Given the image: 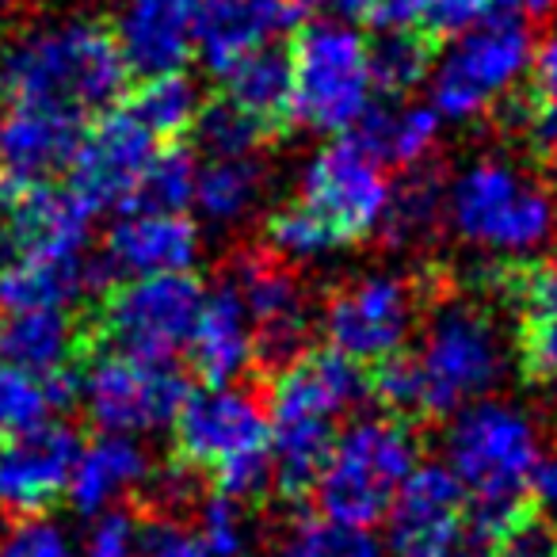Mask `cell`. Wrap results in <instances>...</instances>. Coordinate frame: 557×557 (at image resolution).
<instances>
[{
	"instance_id": "obj_3",
	"label": "cell",
	"mask_w": 557,
	"mask_h": 557,
	"mask_svg": "<svg viewBox=\"0 0 557 557\" xmlns=\"http://www.w3.org/2000/svg\"><path fill=\"white\" fill-rule=\"evenodd\" d=\"M420 462V440L401 417H359L336 432L333 450L318 473L321 516L351 527L386 519L397 488Z\"/></svg>"
},
{
	"instance_id": "obj_12",
	"label": "cell",
	"mask_w": 557,
	"mask_h": 557,
	"mask_svg": "<svg viewBox=\"0 0 557 557\" xmlns=\"http://www.w3.org/2000/svg\"><path fill=\"white\" fill-rule=\"evenodd\" d=\"M412 325H417V287L394 271H367L348 278L321 313L329 348L356 363H379L405 351Z\"/></svg>"
},
{
	"instance_id": "obj_32",
	"label": "cell",
	"mask_w": 557,
	"mask_h": 557,
	"mask_svg": "<svg viewBox=\"0 0 557 557\" xmlns=\"http://www.w3.org/2000/svg\"><path fill=\"white\" fill-rule=\"evenodd\" d=\"M202 108V92L184 70L153 73L141 81V88L131 100V115L146 126L153 138H180L195 126V115Z\"/></svg>"
},
{
	"instance_id": "obj_29",
	"label": "cell",
	"mask_w": 557,
	"mask_h": 557,
	"mask_svg": "<svg viewBox=\"0 0 557 557\" xmlns=\"http://www.w3.org/2000/svg\"><path fill=\"white\" fill-rule=\"evenodd\" d=\"M222 85L225 100L237 103L252 119H260L268 131L290 119V54L278 50V42L237 58L222 73Z\"/></svg>"
},
{
	"instance_id": "obj_49",
	"label": "cell",
	"mask_w": 557,
	"mask_h": 557,
	"mask_svg": "<svg viewBox=\"0 0 557 557\" xmlns=\"http://www.w3.org/2000/svg\"><path fill=\"white\" fill-rule=\"evenodd\" d=\"M302 12H313L318 20H333V24H356V20H371L374 0H298Z\"/></svg>"
},
{
	"instance_id": "obj_37",
	"label": "cell",
	"mask_w": 557,
	"mask_h": 557,
	"mask_svg": "<svg viewBox=\"0 0 557 557\" xmlns=\"http://www.w3.org/2000/svg\"><path fill=\"white\" fill-rule=\"evenodd\" d=\"M527 77L531 85H527V100L519 108L523 131L539 153L557 157V32L546 35L542 47H534Z\"/></svg>"
},
{
	"instance_id": "obj_33",
	"label": "cell",
	"mask_w": 557,
	"mask_h": 557,
	"mask_svg": "<svg viewBox=\"0 0 557 557\" xmlns=\"http://www.w3.org/2000/svg\"><path fill=\"white\" fill-rule=\"evenodd\" d=\"M447 214V187L440 184L435 172L417 169L405 176V184H394L389 191V207L379 230L386 233L394 245H417L428 233L440 225V218Z\"/></svg>"
},
{
	"instance_id": "obj_16",
	"label": "cell",
	"mask_w": 557,
	"mask_h": 557,
	"mask_svg": "<svg viewBox=\"0 0 557 557\" xmlns=\"http://www.w3.org/2000/svg\"><path fill=\"white\" fill-rule=\"evenodd\" d=\"M233 290L245 302V313L252 321L256 356L271 367H287L295 356H302L306 329H310V306L306 290L287 263L278 256L245 252L233 268Z\"/></svg>"
},
{
	"instance_id": "obj_11",
	"label": "cell",
	"mask_w": 557,
	"mask_h": 557,
	"mask_svg": "<svg viewBox=\"0 0 557 557\" xmlns=\"http://www.w3.org/2000/svg\"><path fill=\"white\" fill-rule=\"evenodd\" d=\"M187 397L184 374L161 359H138L123 351L100 356L81 374V401L100 432L146 435L176 420Z\"/></svg>"
},
{
	"instance_id": "obj_43",
	"label": "cell",
	"mask_w": 557,
	"mask_h": 557,
	"mask_svg": "<svg viewBox=\"0 0 557 557\" xmlns=\"http://www.w3.org/2000/svg\"><path fill=\"white\" fill-rule=\"evenodd\" d=\"M0 557H81V549L65 527L24 516L0 534Z\"/></svg>"
},
{
	"instance_id": "obj_52",
	"label": "cell",
	"mask_w": 557,
	"mask_h": 557,
	"mask_svg": "<svg viewBox=\"0 0 557 557\" xmlns=\"http://www.w3.org/2000/svg\"><path fill=\"white\" fill-rule=\"evenodd\" d=\"M0 123H4V115H0Z\"/></svg>"
},
{
	"instance_id": "obj_14",
	"label": "cell",
	"mask_w": 557,
	"mask_h": 557,
	"mask_svg": "<svg viewBox=\"0 0 557 557\" xmlns=\"http://www.w3.org/2000/svg\"><path fill=\"white\" fill-rule=\"evenodd\" d=\"M92 210L47 180L0 184V263L16 256H85Z\"/></svg>"
},
{
	"instance_id": "obj_50",
	"label": "cell",
	"mask_w": 557,
	"mask_h": 557,
	"mask_svg": "<svg viewBox=\"0 0 557 557\" xmlns=\"http://www.w3.org/2000/svg\"><path fill=\"white\" fill-rule=\"evenodd\" d=\"M493 4L496 16H511V20H523V24H531V20H542L554 12V0H488Z\"/></svg>"
},
{
	"instance_id": "obj_38",
	"label": "cell",
	"mask_w": 557,
	"mask_h": 557,
	"mask_svg": "<svg viewBox=\"0 0 557 557\" xmlns=\"http://www.w3.org/2000/svg\"><path fill=\"white\" fill-rule=\"evenodd\" d=\"M195 146L214 161V157H256V149L268 138V126L260 119H252L248 111H240L237 103L218 100L202 103L199 115H195Z\"/></svg>"
},
{
	"instance_id": "obj_46",
	"label": "cell",
	"mask_w": 557,
	"mask_h": 557,
	"mask_svg": "<svg viewBox=\"0 0 557 557\" xmlns=\"http://www.w3.org/2000/svg\"><path fill=\"white\" fill-rule=\"evenodd\" d=\"M138 557H210V554L199 542V534H191V531H184V527L161 519V523L141 527Z\"/></svg>"
},
{
	"instance_id": "obj_27",
	"label": "cell",
	"mask_w": 557,
	"mask_h": 557,
	"mask_svg": "<svg viewBox=\"0 0 557 557\" xmlns=\"http://www.w3.org/2000/svg\"><path fill=\"white\" fill-rule=\"evenodd\" d=\"M88 287L85 256H16L0 263V313L70 310Z\"/></svg>"
},
{
	"instance_id": "obj_18",
	"label": "cell",
	"mask_w": 557,
	"mask_h": 557,
	"mask_svg": "<svg viewBox=\"0 0 557 557\" xmlns=\"http://www.w3.org/2000/svg\"><path fill=\"white\" fill-rule=\"evenodd\" d=\"M199 260V225L184 210L126 207L103 245V271L111 278L191 271Z\"/></svg>"
},
{
	"instance_id": "obj_35",
	"label": "cell",
	"mask_w": 557,
	"mask_h": 557,
	"mask_svg": "<svg viewBox=\"0 0 557 557\" xmlns=\"http://www.w3.org/2000/svg\"><path fill=\"white\" fill-rule=\"evenodd\" d=\"M278 557H386L371 527L336 523L329 516L295 519L278 542Z\"/></svg>"
},
{
	"instance_id": "obj_20",
	"label": "cell",
	"mask_w": 557,
	"mask_h": 557,
	"mask_svg": "<svg viewBox=\"0 0 557 557\" xmlns=\"http://www.w3.org/2000/svg\"><path fill=\"white\" fill-rule=\"evenodd\" d=\"M367 397V374L356 359L333 348L295 356L287 367H278L271 386L268 412H295V417H318L336 424Z\"/></svg>"
},
{
	"instance_id": "obj_1",
	"label": "cell",
	"mask_w": 557,
	"mask_h": 557,
	"mask_svg": "<svg viewBox=\"0 0 557 557\" xmlns=\"http://www.w3.org/2000/svg\"><path fill=\"white\" fill-rule=\"evenodd\" d=\"M126 77L115 35L92 20L27 27L0 47V92L12 103L54 108L85 123L115 108Z\"/></svg>"
},
{
	"instance_id": "obj_48",
	"label": "cell",
	"mask_w": 557,
	"mask_h": 557,
	"mask_svg": "<svg viewBox=\"0 0 557 557\" xmlns=\"http://www.w3.org/2000/svg\"><path fill=\"white\" fill-rule=\"evenodd\" d=\"M527 493L534 496V504H539L542 511L557 516V450L554 455H539L531 478H527Z\"/></svg>"
},
{
	"instance_id": "obj_2",
	"label": "cell",
	"mask_w": 557,
	"mask_h": 557,
	"mask_svg": "<svg viewBox=\"0 0 557 557\" xmlns=\"http://www.w3.org/2000/svg\"><path fill=\"white\" fill-rule=\"evenodd\" d=\"M176 458L214 478V493L256 500L271 485L268 409L248 389L207 386L187 394L176 420Z\"/></svg>"
},
{
	"instance_id": "obj_40",
	"label": "cell",
	"mask_w": 557,
	"mask_h": 557,
	"mask_svg": "<svg viewBox=\"0 0 557 557\" xmlns=\"http://www.w3.org/2000/svg\"><path fill=\"white\" fill-rule=\"evenodd\" d=\"M47 386L35 374L20 371V367L0 359V435H20L50 420Z\"/></svg>"
},
{
	"instance_id": "obj_39",
	"label": "cell",
	"mask_w": 557,
	"mask_h": 557,
	"mask_svg": "<svg viewBox=\"0 0 557 557\" xmlns=\"http://www.w3.org/2000/svg\"><path fill=\"white\" fill-rule=\"evenodd\" d=\"M195 176H199V164H195V157L187 146L153 149V157H149L138 187H134L131 207L184 210L195 195Z\"/></svg>"
},
{
	"instance_id": "obj_19",
	"label": "cell",
	"mask_w": 557,
	"mask_h": 557,
	"mask_svg": "<svg viewBox=\"0 0 557 557\" xmlns=\"http://www.w3.org/2000/svg\"><path fill=\"white\" fill-rule=\"evenodd\" d=\"M302 16L298 0H202L195 16V54L222 77L237 58L298 32Z\"/></svg>"
},
{
	"instance_id": "obj_30",
	"label": "cell",
	"mask_w": 557,
	"mask_h": 557,
	"mask_svg": "<svg viewBox=\"0 0 557 557\" xmlns=\"http://www.w3.org/2000/svg\"><path fill=\"white\" fill-rule=\"evenodd\" d=\"M263 184L268 172L260 157H214L195 176L191 202L210 225H237L260 207Z\"/></svg>"
},
{
	"instance_id": "obj_5",
	"label": "cell",
	"mask_w": 557,
	"mask_h": 557,
	"mask_svg": "<svg viewBox=\"0 0 557 557\" xmlns=\"http://www.w3.org/2000/svg\"><path fill=\"white\" fill-rule=\"evenodd\" d=\"M539 455V432L516 405L478 397L447 428V470L481 508L523 511L527 478Z\"/></svg>"
},
{
	"instance_id": "obj_34",
	"label": "cell",
	"mask_w": 557,
	"mask_h": 557,
	"mask_svg": "<svg viewBox=\"0 0 557 557\" xmlns=\"http://www.w3.org/2000/svg\"><path fill=\"white\" fill-rule=\"evenodd\" d=\"M432 39L420 32H382L371 42V85L389 100H405L432 77Z\"/></svg>"
},
{
	"instance_id": "obj_25",
	"label": "cell",
	"mask_w": 557,
	"mask_h": 557,
	"mask_svg": "<svg viewBox=\"0 0 557 557\" xmlns=\"http://www.w3.org/2000/svg\"><path fill=\"white\" fill-rule=\"evenodd\" d=\"M440 111L432 103H371L367 115L351 126V138L367 149L379 164H394V169H417L424 157L440 141Z\"/></svg>"
},
{
	"instance_id": "obj_23",
	"label": "cell",
	"mask_w": 557,
	"mask_h": 557,
	"mask_svg": "<svg viewBox=\"0 0 557 557\" xmlns=\"http://www.w3.org/2000/svg\"><path fill=\"white\" fill-rule=\"evenodd\" d=\"M187 356L207 386H233L256 359L252 321L233 283H222L202 298L199 318L187 336Z\"/></svg>"
},
{
	"instance_id": "obj_21",
	"label": "cell",
	"mask_w": 557,
	"mask_h": 557,
	"mask_svg": "<svg viewBox=\"0 0 557 557\" xmlns=\"http://www.w3.org/2000/svg\"><path fill=\"white\" fill-rule=\"evenodd\" d=\"M202 0H123L115 42L126 58V70L153 73L184 70L195 54V16Z\"/></svg>"
},
{
	"instance_id": "obj_31",
	"label": "cell",
	"mask_w": 557,
	"mask_h": 557,
	"mask_svg": "<svg viewBox=\"0 0 557 557\" xmlns=\"http://www.w3.org/2000/svg\"><path fill=\"white\" fill-rule=\"evenodd\" d=\"M493 16L488 0H374L382 32H420L424 39H458Z\"/></svg>"
},
{
	"instance_id": "obj_26",
	"label": "cell",
	"mask_w": 557,
	"mask_h": 557,
	"mask_svg": "<svg viewBox=\"0 0 557 557\" xmlns=\"http://www.w3.org/2000/svg\"><path fill=\"white\" fill-rule=\"evenodd\" d=\"M81 351V333L70 310H12L0 313V359L20 371L47 379L73 367Z\"/></svg>"
},
{
	"instance_id": "obj_24",
	"label": "cell",
	"mask_w": 557,
	"mask_h": 557,
	"mask_svg": "<svg viewBox=\"0 0 557 557\" xmlns=\"http://www.w3.org/2000/svg\"><path fill=\"white\" fill-rule=\"evenodd\" d=\"M149 478V455L138 447L134 435H111L103 432L88 447H81L77 466L65 496L81 516H100V511L115 508L131 488H138Z\"/></svg>"
},
{
	"instance_id": "obj_45",
	"label": "cell",
	"mask_w": 557,
	"mask_h": 557,
	"mask_svg": "<svg viewBox=\"0 0 557 557\" xmlns=\"http://www.w3.org/2000/svg\"><path fill=\"white\" fill-rule=\"evenodd\" d=\"M554 546H557V534L549 531V523L519 511L500 531V539H496L488 557H554Z\"/></svg>"
},
{
	"instance_id": "obj_28",
	"label": "cell",
	"mask_w": 557,
	"mask_h": 557,
	"mask_svg": "<svg viewBox=\"0 0 557 557\" xmlns=\"http://www.w3.org/2000/svg\"><path fill=\"white\" fill-rule=\"evenodd\" d=\"M511 295L519 298V351L523 367L539 386L557 394V268L523 271L511 278Z\"/></svg>"
},
{
	"instance_id": "obj_4",
	"label": "cell",
	"mask_w": 557,
	"mask_h": 557,
	"mask_svg": "<svg viewBox=\"0 0 557 557\" xmlns=\"http://www.w3.org/2000/svg\"><path fill=\"white\" fill-rule=\"evenodd\" d=\"M511 519L470 504L447 462H417L386 511V557H488Z\"/></svg>"
},
{
	"instance_id": "obj_44",
	"label": "cell",
	"mask_w": 557,
	"mask_h": 557,
	"mask_svg": "<svg viewBox=\"0 0 557 557\" xmlns=\"http://www.w3.org/2000/svg\"><path fill=\"white\" fill-rule=\"evenodd\" d=\"M141 523L123 508H108L92 516V527L85 534V554L81 557H138Z\"/></svg>"
},
{
	"instance_id": "obj_51",
	"label": "cell",
	"mask_w": 557,
	"mask_h": 557,
	"mask_svg": "<svg viewBox=\"0 0 557 557\" xmlns=\"http://www.w3.org/2000/svg\"><path fill=\"white\" fill-rule=\"evenodd\" d=\"M554 557H557V546H554Z\"/></svg>"
},
{
	"instance_id": "obj_22",
	"label": "cell",
	"mask_w": 557,
	"mask_h": 557,
	"mask_svg": "<svg viewBox=\"0 0 557 557\" xmlns=\"http://www.w3.org/2000/svg\"><path fill=\"white\" fill-rule=\"evenodd\" d=\"M85 134V119L54 108H27L12 103V115L0 123V169L4 180L32 184L47 180L58 169H70L77 141Z\"/></svg>"
},
{
	"instance_id": "obj_10",
	"label": "cell",
	"mask_w": 557,
	"mask_h": 557,
	"mask_svg": "<svg viewBox=\"0 0 557 557\" xmlns=\"http://www.w3.org/2000/svg\"><path fill=\"white\" fill-rule=\"evenodd\" d=\"M207 298L191 271H164V275H134L108 290L96 329L111 351L169 363L187 348V336Z\"/></svg>"
},
{
	"instance_id": "obj_8",
	"label": "cell",
	"mask_w": 557,
	"mask_h": 557,
	"mask_svg": "<svg viewBox=\"0 0 557 557\" xmlns=\"http://www.w3.org/2000/svg\"><path fill=\"white\" fill-rule=\"evenodd\" d=\"M417 367L424 386V417H447L485 397L504 379L508 344L485 306L450 298L428 321Z\"/></svg>"
},
{
	"instance_id": "obj_17",
	"label": "cell",
	"mask_w": 557,
	"mask_h": 557,
	"mask_svg": "<svg viewBox=\"0 0 557 557\" xmlns=\"http://www.w3.org/2000/svg\"><path fill=\"white\" fill-rule=\"evenodd\" d=\"M85 443L65 424H39L0 443V504L20 516L50 508L65 496Z\"/></svg>"
},
{
	"instance_id": "obj_15",
	"label": "cell",
	"mask_w": 557,
	"mask_h": 557,
	"mask_svg": "<svg viewBox=\"0 0 557 557\" xmlns=\"http://www.w3.org/2000/svg\"><path fill=\"white\" fill-rule=\"evenodd\" d=\"M157 138L131 111H103L92 126H85L77 153L70 161V191L88 210L131 207L134 187L146 172Z\"/></svg>"
},
{
	"instance_id": "obj_13",
	"label": "cell",
	"mask_w": 557,
	"mask_h": 557,
	"mask_svg": "<svg viewBox=\"0 0 557 557\" xmlns=\"http://www.w3.org/2000/svg\"><path fill=\"white\" fill-rule=\"evenodd\" d=\"M386 164H379L351 134H341L310 157L302 172V202L313 207L341 240H359L379 233L389 207L394 184L386 180Z\"/></svg>"
},
{
	"instance_id": "obj_9",
	"label": "cell",
	"mask_w": 557,
	"mask_h": 557,
	"mask_svg": "<svg viewBox=\"0 0 557 557\" xmlns=\"http://www.w3.org/2000/svg\"><path fill=\"white\" fill-rule=\"evenodd\" d=\"M534 58V39L523 20L488 16L450 42V50L432 65V108L450 123H470L485 115L496 100L527 77Z\"/></svg>"
},
{
	"instance_id": "obj_42",
	"label": "cell",
	"mask_w": 557,
	"mask_h": 557,
	"mask_svg": "<svg viewBox=\"0 0 557 557\" xmlns=\"http://www.w3.org/2000/svg\"><path fill=\"white\" fill-rule=\"evenodd\" d=\"M199 542L207 546L210 557H245L248 531H245V516H240V504L222 493L202 500L199 504Z\"/></svg>"
},
{
	"instance_id": "obj_6",
	"label": "cell",
	"mask_w": 557,
	"mask_h": 557,
	"mask_svg": "<svg viewBox=\"0 0 557 557\" xmlns=\"http://www.w3.org/2000/svg\"><path fill=\"white\" fill-rule=\"evenodd\" d=\"M290 54V119L313 134H348L371 108V42L351 24L318 20Z\"/></svg>"
},
{
	"instance_id": "obj_47",
	"label": "cell",
	"mask_w": 557,
	"mask_h": 557,
	"mask_svg": "<svg viewBox=\"0 0 557 557\" xmlns=\"http://www.w3.org/2000/svg\"><path fill=\"white\" fill-rule=\"evenodd\" d=\"M153 493H157V500H161L164 508H172V511L187 508V504H195V500H199V493H202L199 470H195V466H187L184 458H176V462L164 466V470L157 473Z\"/></svg>"
},
{
	"instance_id": "obj_7",
	"label": "cell",
	"mask_w": 557,
	"mask_h": 557,
	"mask_svg": "<svg viewBox=\"0 0 557 557\" xmlns=\"http://www.w3.org/2000/svg\"><path fill=\"white\" fill-rule=\"evenodd\" d=\"M447 218L470 245L504 256H534L557 233V202L511 164L478 161L447 187Z\"/></svg>"
},
{
	"instance_id": "obj_41",
	"label": "cell",
	"mask_w": 557,
	"mask_h": 557,
	"mask_svg": "<svg viewBox=\"0 0 557 557\" xmlns=\"http://www.w3.org/2000/svg\"><path fill=\"white\" fill-rule=\"evenodd\" d=\"M367 389H371L382 401V409H389L394 417H424V386H420L417 356L397 351V356L379 359Z\"/></svg>"
},
{
	"instance_id": "obj_36",
	"label": "cell",
	"mask_w": 557,
	"mask_h": 557,
	"mask_svg": "<svg viewBox=\"0 0 557 557\" xmlns=\"http://www.w3.org/2000/svg\"><path fill=\"white\" fill-rule=\"evenodd\" d=\"M268 240H271V252L295 263L325 260V256H333L336 248L344 245L341 233H336L318 210L306 207L302 199L278 207L275 214L268 218Z\"/></svg>"
}]
</instances>
